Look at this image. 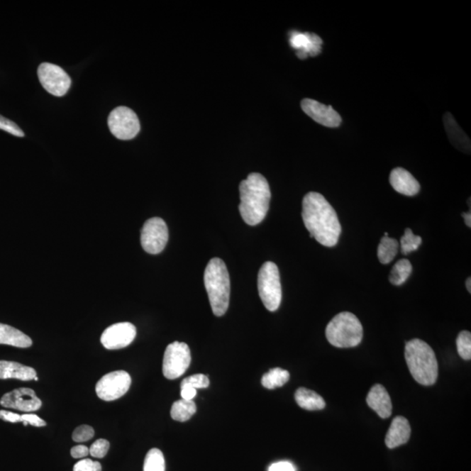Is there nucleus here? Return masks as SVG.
<instances>
[{"label":"nucleus","instance_id":"obj_1","mask_svg":"<svg viewBox=\"0 0 471 471\" xmlns=\"http://www.w3.org/2000/svg\"><path fill=\"white\" fill-rule=\"evenodd\" d=\"M302 218L311 238L326 247L338 244L341 233L340 220L336 210L321 194L309 192L304 197Z\"/></svg>","mask_w":471,"mask_h":471},{"label":"nucleus","instance_id":"obj_2","mask_svg":"<svg viewBox=\"0 0 471 471\" xmlns=\"http://www.w3.org/2000/svg\"><path fill=\"white\" fill-rule=\"evenodd\" d=\"M239 212L250 226L260 223L267 216L271 201V189L267 179L260 173L250 174L239 185Z\"/></svg>","mask_w":471,"mask_h":471},{"label":"nucleus","instance_id":"obj_3","mask_svg":"<svg viewBox=\"0 0 471 471\" xmlns=\"http://www.w3.org/2000/svg\"><path fill=\"white\" fill-rule=\"evenodd\" d=\"M405 359L413 378L423 386L434 385L438 378V362L431 345L419 339L408 341Z\"/></svg>","mask_w":471,"mask_h":471},{"label":"nucleus","instance_id":"obj_4","mask_svg":"<svg viewBox=\"0 0 471 471\" xmlns=\"http://www.w3.org/2000/svg\"><path fill=\"white\" fill-rule=\"evenodd\" d=\"M204 280L212 311L216 316H223L229 307L231 292L230 276L225 262L218 257L212 258L205 269Z\"/></svg>","mask_w":471,"mask_h":471},{"label":"nucleus","instance_id":"obj_5","mask_svg":"<svg viewBox=\"0 0 471 471\" xmlns=\"http://www.w3.org/2000/svg\"><path fill=\"white\" fill-rule=\"evenodd\" d=\"M326 336L333 347L340 348H355L362 343L363 328L355 314L343 311L337 314L328 323Z\"/></svg>","mask_w":471,"mask_h":471},{"label":"nucleus","instance_id":"obj_6","mask_svg":"<svg viewBox=\"0 0 471 471\" xmlns=\"http://www.w3.org/2000/svg\"><path fill=\"white\" fill-rule=\"evenodd\" d=\"M258 294L265 309L270 311L279 309L282 299L280 275L278 267L273 262H265L257 277Z\"/></svg>","mask_w":471,"mask_h":471},{"label":"nucleus","instance_id":"obj_7","mask_svg":"<svg viewBox=\"0 0 471 471\" xmlns=\"http://www.w3.org/2000/svg\"><path fill=\"white\" fill-rule=\"evenodd\" d=\"M192 362L189 345L179 341L170 344L163 356L162 373L169 379L179 378L188 370Z\"/></svg>","mask_w":471,"mask_h":471},{"label":"nucleus","instance_id":"obj_8","mask_svg":"<svg viewBox=\"0 0 471 471\" xmlns=\"http://www.w3.org/2000/svg\"><path fill=\"white\" fill-rule=\"evenodd\" d=\"M108 124L112 134L124 140L135 138L140 128L138 116L127 107L113 109L109 116Z\"/></svg>","mask_w":471,"mask_h":471},{"label":"nucleus","instance_id":"obj_9","mask_svg":"<svg viewBox=\"0 0 471 471\" xmlns=\"http://www.w3.org/2000/svg\"><path fill=\"white\" fill-rule=\"evenodd\" d=\"M169 240L166 223L160 218L147 220L140 231V244L146 253L157 255L165 248Z\"/></svg>","mask_w":471,"mask_h":471},{"label":"nucleus","instance_id":"obj_10","mask_svg":"<svg viewBox=\"0 0 471 471\" xmlns=\"http://www.w3.org/2000/svg\"><path fill=\"white\" fill-rule=\"evenodd\" d=\"M131 386V375L126 371L118 370L104 375L97 382L96 391L101 400L112 401L123 397Z\"/></svg>","mask_w":471,"mask_h":471},{"label":"nucleus","instance_id":"obj_11","mask_svg":"<svg viewBox=\"0 0 471 471\" xmlns=\"http://www.w3.org/2000/svg\"><path fill=\"white\" fill-rule=\"evenodd\" d=\"M38 77L49 94L63 96L71 86V79L62 67L55 64L43 63L38 68Z\"/></svg>","mask_w":471,"mask_h":471},{"label":"nucleus","instance_id":"obj_12","mask_svg":"<svg viewBox=\"0 0 471 471\" xmlns=\"http://www.w3.org/2000/svg\"><path fill=\"white\" fill-rule=\"evenodd\" d=\"M136 336L135 326L129 322L117 323L109 326L101 334V343L105 348L116 350L128 347Z\"/></svg>","mask_w":471,"mask_h":471},{"label":"nucleus","instance_id":"obj_13","mask_svg":"<svg viewBox=\"0 0 471 471\" xmlns=\"http://www.w3.org/2000/svg\"><path fill=\"white\" fill-rule=\"evenodd\" d=\"M0 405L4 408L30 413L39 410L43 402L36 396L34 390L28 389V387H21V389H14L4 394L0 400Z\"/></svg>","mask_w":471,"mask_h":471},{"label":"nucleus","instance_id":"obj_14","mask_svg":"<svg viewBox=\"0 0 471 471\" xmlns=\"http://www.w3.org/2000/svg\"><path fill=\"white\" fill-rule=\"evenodd\" d=\"M301 109L307 116L317 123L328 128H338L341 124L340 113L332 106H326L311 99H304Z\"/></svg>","mask_w":471,"mask_h":471},{"label":"nucleus","instance_id":"obj_15","mask_svg":"<svg viewBox=\"0 0 471 471\" xmlns=\"http://www.w3.org/2000/svg\"><path fill=\"white\" fill-rule=\"evenodd\" d=\"M367 404L382 419H387L392 415V401L389 394L381 384L372 387L367 397Z\"/></svg>","mask_w":471,"mask_h":471},{"label":"nucleus","instance_id":"obj_16","mask_svg":"<svg viewBox=\"0 0 471 471\" xmlns=\"http://www.w3.org/2000/svg\"><path fill=\"white\" fill-rule=\"evenodd\" d=\"M389 182L394 191L402 195L412 196L420 192L419 182L405 169H394L390 173Z\"/></svg>","mask_w":471,"mask_h":471},{"label":"nucleus","instance_id":"obj_17","mask_svg":"<svg viewBox=\"0 0 471 471\" xmlns=\"http://www.w3.org/2000/svg\"><path fill=\"white\" fill-rule=\"evenodd\" d=\"M411 436L409 421L404 416L394 418L385 438V443L389 449H394L407 443Z\"/></svg>","mask_w":471,"mask_h":471},{"label":"nucleus","instance_id":"obj_18","mask_svg":"<svg viewBox=\"0 0 471 471\" xmlns=\"http://www.w3.org/2000/svg\"><path fill=\"white\" fill-rule=\"evenodd\" d=\"M37 376L36 371L31 367L21 363L0 360V379H17L21 381H33Z\"/></svg>","mask_w":471,"mask_h":471},{"label":"nucleus","instance_id":"obj_19","mask_svg":"<svg viewBox=\"0 0 471 471\" xmlns=\"http://www.w3.org/2000/svg\"><path fill=\"white\" fill-rule=\"evenodd\" d=\"M0 344L28 348L33 345L31 338L13 326L0 323Z\"/></svg>","mask_w":471,"mask_h":471},{"label":"nucleus","instance_id":"obj_20","mask_svg":"<svg viewBox=\"0 0 471 471\" xmlns=\"http://www.w3.org/2000/svg\"><path fill=\"white\" fill-rule=\"evenodd\" d=\"M295 401L300 408L309 411L324 409L326 401L320 394L306 387H299L295 392Z\"/></svg>","mask_w":471,"mask_h":471},{"label":"nucleus","instance_id":"obj_21","mask_svg":"<svg viewBox=\"0 0 471 471\" xmlns=\"http://www.w3.org/2000/svg\"><path fill=\"white\" fill-rule=\"evenodd\" d=\"M444 125H445L446 132L449 135L451 142L460 150H469L470 148V139L465 134L462 128L458 126L457 121L453 116L448 113L444 116Z\"/></svg>","mask_w":471,"mask_h":471},{"label":"nucleus","instance_id":"obj_22","mask_svg":"<svg viewBox=\"0 0 471 471\" xmlns=\"http://www.w3.org/2000/svg\"><path fill=\"white\" fill-rule=\"evenodd\" d=\"M290 379L289 372L282 368H272L262 377L261 383L265 389H275L286 384Z\"/></svg>","mask_w":471,"mask_h":471},{"label":"nucleus","instance_id":"obj_23","mask_svg":"<svg viewBox=\"0 0 471 471\" xmlns=\"http://www.w3.org/2000/svg\"><path fill=\"white\" fill-rule=\"evenodd\" d=\"M399 250V242L397 239L389 237H383L379 242L377 256L379 262L383 265L391 263L397 257Z\"/></svg>","mask_w":471,"mask_h":471},{"label":"nucleus","instance_id":"obj_24","mask_svg":"<svg viewBox=\"0 0 471 471\" xmlns=\"http://www.w3.org/2000/svg\"><path fill=\"white\" fill-rule=\"evenodd\" d=\"M196 412V406L195 402L182 399V400L174 402L170 416H172L173 420L184 423V421L191 419Z\"/></svg>","mask_w":471,"mask_h":471},{"label":"nucleus","instance_id":"obj_25","mask_svg":"<svg viewBox=\"0 0 471 471\" xmlns=\"http://www.w3.org/2000/svg\"><path fill=\"white\" fill-rule=\"evenodd\" d=\"M413 267L409 260H399L391 270L389 275L390 283L394 286H401L411 275Z\"/></svg>","mask_w":471,"mask_h":471},{"label":"nucleus","instance_id":"obj_26","mask_svg":"<svg viewBox=\"0 0 471 471\" xmlns=\"http://www.w3.org/2000/svg\"><path fill=\"white\" fill-rule=\"evenodd\" d=\"M292 47L296 48H304L303 52H310L311 55L314 52L318 54L320 51L321 40L318 37H315V39L310 38L309 34H295L291 39Z\"/></svg>","mask_w":471,"mask_h":471},{"label":"nucleus","instance_id":"obj_27","mask_svg":"<svg viewBox=\"0 0 471 471\" xmlns=\"http://www.w3.org/2000/svg\"><path fill=\"white\" fill-rule=\"evenodd\" d=\"M143 471H165V457L160 450L152 449L148 452Z\"/></svg>","mask_w":471,"mask_h":471},{"label":"nucleus","instance_id":"obj_28","mask_svg":"<svg viewBox=\"0 0 471 471\" xmlns=\"http://www.w3.org/2000/svg\"><path fill=\"white\" fill-rule=\"evenodd\" d=\"M421 242H423L421 238L414 234L412 230L407 228L405 230L404 235L401 238V253L407 255L410 253L415 252V250L419 249Z\"/></svg>","mask_w":471,"mask_h":471},{"label":"nucleus","instance_id":"obj_29","mask_svg":"<svg viewBox=\"0 0 471 471\" xmlns=\"http://www.w3.org/2000/svg\"><path fill=\"white\" fill-rule=\"evenodd\" d=\"M457 348L459 355L465 360L471 359V333L469 331H462L458 334Z\"/></svg>","mask_w":471,"mask_h":471},{"label":"nucleus","instance_id":"obj_30","mask_svg":"<svg viewBox=\"0 0 471 471\" xmlns=\"http://www.w3.org/2000/svg\"><path fill=\"white\" fill-rule=\"evenodd\" d=\"M94 429L89 425H81L74 429L72 438L75 443L87 442L94 438Z\"/></svg>","mask_w":471,"mask_h":471},{"label":"nucleus","instance_id":"obj_31","mask_svg":"<svg viewBox=\"0 0 471 471\" xmlns=\"http://www.w3.org/2000/svg\"><path fill=\"white\" fill-rule=\"evenodd\" d=\"M181 385L192 387L193 389H206L210 386V379L204 375H195L189 376L182 382Z\"/></svg>","mask_w":471,"mask_h":471},{"label":"nucleus","instance_id":"obj_32","mask_svg":"<svg viewBox=\"0 0 471 471\" xmlns=\"http://www.w3.org/2000/svg\"><path fill=\"white\" fill-rule=\"evenodd\" d=\"M109 442L105 439H99L90 447L89 454L93 458H104L109 450Z\"/></svg>","mask_w":471,"mask_h":471},{"label":"nucleus","instance_id":"obj_33","mask_svg":"<svg viewBox=\"0 0 471 471\" xmlns=\"http://www.w3.org/2000/svg\"><path fill=\"white\" fill-rule=\"evenodd\" d=\"M0 129L9 132L14 136H18V138H24L25 136V133L16 123L1 115H0Z\"/></svg>","mask_w":471,"mask_h":471},{"label":"nucleus","instance_id":"obj_34","mask_svg":"<svg viewBox=\"0 0 471 471\" xmlns=\"http://www.w3.org/2000/svg\"><path fill=\"white\" fill-rule=\"evenodd\" d=\"M74 471H101V465L99 462L84 459L76 463Z\"/></svg>","mask_w":471,"mask_h":471},{"label":"nucleus","instance_id":"obj_35","mask_svg":"<svg viewBox=\"0 0 471 471\" xmlns=\"http://www.w3.org/2000/svg\"><path fill=\"white\" fill-rule=\"evenodd\" d=\"M21 423H24L25 426L32 425L34 427H44L47 425L45 421L41 419L40 417L34 415V414H24V415H21Z\"/></svg>","mask_w":471,"mask_h":471},{"label":"nucleus","instance_id":"obj_36","mask_svg":"<svg viewBox=\"0 0 471 471\" xmlns=\"http://www.w3.org/2000/svg\"><path fill=\"white\" fill-rule=\"evenodd\" d=\"M0 419L11 423H21V415L7 410H0Z\"/></svg>","mask_w":471,"mask_h":471},{"label":"nucleus","instance_id":"obj_37","mask_svg":"<svg viewBox=\"0 0 471 471\" xmlns=\"http://www.w3.org/2000/svg\"><path fill=\"white\" fill-rule=\"evenodd\" d=\"M268 471H296L295 467L289 462H279L269 467Z\"/></svg>","mask_w":471,"mask_h":471},{"label":"nucleus","instance_id":"obj_38","mask_svg":"<svg viewBox=\"0 0 471 471\" xmlns=\"http://www.w3.org/2000/svg\"><path fill=\"white\" fill-rule=\"evenodd\" d=\"M89 454V449L85 445H77L72 448L71 455L74 458H83Z\"/></svg>","mask_w":471,"mask_h":471},{"label":"nucleus","instance_id":"obj_39","mask_svg":"<svg viewBox=\"0 0 471 471\" xmlns=\"http://www.w3.org/2000/svg\"><path fill=\"white\" fill-rule=\"evenodd\" d=\"M181 396L184 400L192 401L196 396V389L187 385H181Z\"/></svg>","mask_w":471,"mask_h":471},{"label":"nucleus","instance_id":"obj_40","mask_svg":"<svg viewBox=\"0 0 471 471\" xmlns=\"http://www.w3.org/2000/svg\"><path fill=\"white\" fill-rule=\"evenodd\" d=\"M463 218H465V221L466 223V226L468 227H471V215L470 212H467V214H462Z\"/></svg>","mask_w":471,"mask_h":471},{"label":"nucleus","instance_id":"obj_41","mask_svg":"<svg viewBox=\"0 0 471 471\" xmlns=\"http://www.w3.org/2000/svg\"><path fill=\"white\" fill-rule=\"evenodd\" d=\"M470 280H471L470 278H468V279L466 280V288H467V290H468V292H470V294L471 292V284H470L471 281Z\"/></svg>","mask_w":471,"mask_h":471},{"label":"nucleus","instance_id":"obj_42","mask_svg":"<svg viewBox=\"0 0 471 471\" xmlns=\"http://www.w3.org/2000/svg\"><path fill=\"white\" fill-rule=\"evenodd\" d=\"M33 379H34V381H36V382H37V381H39V378H38L37 376H36V377L34 378Z\"/></svg>","mask_w":471,"mask_h":471}]
</instances>
